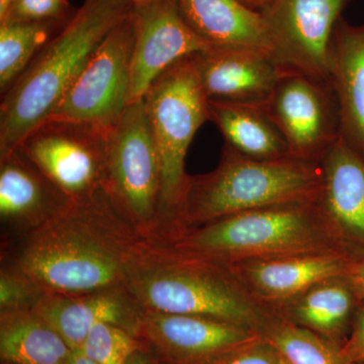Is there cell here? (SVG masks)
Masks as SVG:
<instances>
[{"instance_id":"6da1fadb","label":"cell","mask_w":364,"mask_h":364,"mask_svg":"<svg viewBox=\"0 0 364 364\" xmlns=\"http://www.w3.org/2000/svg\"><path fill=\"white\" fill-rule=\"evenodd\" d=\"M142 240L102 189L71 200L41 226L11 239L1 261L46 293H91L124 286L127 262Z\"/></svg>"},{"instance_id":"7a4b0ae2","label":"cell","mask_w":364,"mask_h":364,"mask_svg":"<svg viewBox=\"0 0 364 364\" xmlns=\"http://www.w3.org/2000/svg\"><path fill=\"white\" fill-rule=\"evenodd\" d=\"M124 286L144 311L203 316L262 333L279 309L248 293L229 267L142 240L126 265Z\"/></svg>"},{"instance_id":"3957f363","label":"cell","mask_w":364,"mask_h":364,"mask_svg":"<svg viewBox=\"0 0 364 364\" xmlns=\"http://www.w3.org/2000/svg\"><path fill=\"white\" fill-rule=\"evenodd\" d=\"M133 6L124 0H85L2 95L0 157L52 116L91 55Z\"/></svg>"},{"instance_id":"277c9868","label":"cell","mask_w":364,"mask_h":364,"mask_svg":"<svg viewBox=\"0 0 364 364\" xmlns=\"http://www.w3.org/2000/svg\"><path fill=\"white\" fill-rule=\"evenodd\" d=\"M318 200L228 215L188 230L170 245L227 267L241 261L348 251V244L335 231Z\"/></svg>"},{"instance_id":"5b68a950","label":"cell","mask_w":364,"mask_h":364,"mask_svg":"<svg viewBox=\"0 0 364 364\" xmlns=\"http://www.w3.org/2000/svg\"><path fill=\"white\" fill-rule=\"evenodd\" d=\"M321 184L320 161L294 156L253 159L225 144L219 165L189 179L184 232L256 208L318 200Z\"/></svg>"},{"instance_id":"8992f818","label":"cell","mask_w":364,"mask_h":364,"mask_svg":"<svg viewBox=\"0 0 364 364\" xmlns=\"http://www.w3.org/2000/svg\"><path fill=\"white\" fill-rule=\"evenodd\" d=\"M146 109L161 169L155 243L171 244L183 234V210L191 176L186 158L196 132L208 121V97L193 56L163 72L146 92Z\"/></svg>"},{"instance_id":"52a82bcc","label":"cell","mask_w":364,"mask_h":364,"mask_svg":"<svg viewBox=\"0 0 364 364\" xmlns=\"http://www.w3.org/2000/svg\"><path fill=\"white\" fill-rule=\"evenodd\" d=\"M102 189L141 239L156 241L161 169L144 98L109 132Z\"/></svg>"},{"instance_id":"ba28073f","label":"cell","mask_w":364,"mask_h":364,"mask_svg":"<svg viewBox=\"0 0 364 364\" xmlns=\"http://www.w3.org/2000/svg\"><path fill=\"white\" fill-rule=\"evenodd\" d=\"M109 132L50 117L26 136L20 148L67 198L79 200L104 188Z\"/></svg>"},{"instance_id":"9c48e42d","label":"cell","mask_w":364,"mask_h":364,"mask_svg":"<svg viewBox=\"0 0 364 364\" xmlns=\"http://www.w3.org/2000/svg\"><path fill=\"white\" fill-rule=\"evenodd\" d=\"M134 44L131 11L93 52L50 117L112 130L129 105Z\"/></svg>"},{"instance_id":"30bf717a","label":"cell","mask_w":364,"mask_h":364,"mask_svg":"<svg viewBox=\"0 0 364 364\" xmlns=\"http://www.w3.org/2000/svg\"><path fill=\"white\" fill-rule=\"evenodd\" d=\"M348 0H270L260 14L270 56L284 73L329 85L328 60L335 26Z\"/></svg>"},{"instance_id":"8fae6325","label":"cell","mask_w":364,"mask_h":364,"mask_svg":"<svg viewBox=\"0 0 364 364\" xmlns=\"http://www.w3.org/2000/svg\"><path fill=\"white\" fill-rule=\"evenodd\" d=\"M267 111L294 157L320 161L340 138L338 107L328 83L301 74H284Z\"/></svg>"},{"instance_id":"7c38bea8","label":"cell","mask_w":364,"mask_h":364,"mask_svg":"<svg viewBox=\"0 0 364 364\" xmlns=\"http://www.w3.org/2000/svg\"><path fill=\"white\" fill-rule=\"evenodd\" d=\"M139 338L160 364H208L262 336L218 318L145 311Z\"/></svg>"},{"instance_id":"4fadbf2b","label":"cell","mask_w":364,"mask_h":364,"mask_svg":"<svg viewBox=\"0 0 364 364\" xmlns=\"http://www.w3.org/2000/svg\"><path fill=\"white\" fill-rule=\"evenodd\" d=\"M135 44L129 104L145 97L152 83L176 62L210 47L184 21L176 0H153L132 9Z\"/></svg>"},{"instance_id":"5bb4252c","label":"cell","mask_w":364,"mask_h":364,"mask_svg":"<svg viewBox=\"0 0 364 364\" xmlns=\"http://www.w3.org/2000/svg\"><path fill=\"white\" fill-rule=\"evenodd\" d=\"M354 258L347 250L241 261L229 269L249 294L279 309L326 280L346 279Z\"/></svg>"},{"instance_id":"9a60e30c","label":"cell","mask_w":364,"mask_h":364,"mask_svg":"<svg viewBox=\"0 0 364 364\" xmlns=\"http://www.w3.org/2000/svg\"><path fill=\"white\" fill-rule=\"evenodd\" d=\"M208 100L267 107L284 72L269 53L231 46H210L193 55Z\"/></svg>"},{"instance_id":"2e32d148","label":"cell","mask_w":364,"mask_h":364,"mask_svg":"<svg viewBox=\"0 0 364 364\" xmlns=\"http://www.w3.org/2000/svg\"><path fill=\"white\" fill-rule=\"evenodd\" d=\"M33 312L77 351L92 328L102 323L119 326L139 337L145 311L126 286H119L79 294L47 293Z\"/></svg>"},{"instance_id":"e0dca14e","label":"cell","mask_w":364,"mask_h":364,"mask_svg":"<svg viewBox=\"0 0 364 364\" xmlns=\"http://www.w3.org/2000/svg\"><path fill=\"white\" fill-rule=\"evenodd\" d=\"M70 200L20 147L0 157V220L9 240L41 226Z\"/></svg>"},{"instance_id":"ac0fdd59","label":"cell","mask_w":364,"mask_h":364,"mask_svg":"<svg viewBox=\"0 0 364 364\" xmlns=\"http://www.w3.org/2000/svg\"><path fill=\"white\" fill-rule=\"evenodd\" d=\"M320 164L323 212L345 243L364 245V158L340 136Z\"/></svg>"},{"instance_id":"d6986e66","label":"cell","mask_w":364,"mask_h":364,"mask_svg":"<svg viewBox=\"0 0 364 364\" xmlns=\"http://www.w3.org/2000/svg\"><path fill=\"white\" fill-rule=\"evenodd\" d=\"M328 80L338 107L340 136L364 158V25L340 18L330 44Z\"/></svg>"},{"instance_id":"ffe728a7","label":"cell","mask_w":364,"mask_h":364,"mask_svg":"<svg viewBox=\"0 0 364 364\" xmlns=\"http://www.w3.org/2000/svg\"><path fill=\"white\" fill-rule=\"evenodd\" d=\"M184 21L210 46L250 48L270 54L262 14L240 0H176Z\"/></svg>"},{"instance_id":"44dd1931","label":"cell","mask_w":364,"mask_h":364,"mask_svg":"<svg viewBox=\"0 0 364 364\" xmlns=\"http://www.w3.org/2000/svg\"><path fill=\"white\" fill-rule=\"evenodd\" d=\"M208 121L221 132L225 144L244 156L270 160L293 156L267 107L208 100Z\"/></svg>"},{"instance_id":"7402d4cb","label":"cell","mask_w":364,"mask_h":364,"mask_svg":"<svg viewBox=\"0 0 364 364\" xmlns=\"http://www.w3.org/2000/svg\"><path fill=\"white\" fill-rule=\"evenodd\" d=\"M72 352L61 335L33 311L0 313L2 363L67 364Z\"/></svg>"},{"instance_id":"603a6c76","label":"cell","mask_w":364,"mask_h":364,"mask_svg":"<svg viewBox=\"0 0 364 364\" xmlns=\"http://www.w3.org/2000/svg\"><path fill=\"white\" fill-rule=\"evenodd\" d=\"M356 296L348 280H326L282 305L279 312L338 347Z\"/></svg>"},{"instance_id":"cb8c5ba5","label":"cell","mask_w":364,"mask_h":364,"mask_svg":"<svg viewBox=\"0 0 364 364\" xmlns=\"http://www.w3.org/2000/svg\"><path fill=\"white\" fill-rule=\"evenodd\" d=\"M69 21L0 25V90L6 92L20 77L37 53Z\"/></svg>"},{"instance_id":"d4e9b609","label":"cell","mask_w":364,"mask_h":364,"mask_svg":"<svg viewBox=\"0 0 364 364\" xmlns=\"http://www.w3.org/2000/svg\"><path fill=\"white\" fill-rule=\"evenodd\" d=\"M286 364H346L338 347L280 314L262 333Z\"/></svg>"},{"instance_id":"484cf974","label":"cell","mask_w":364,"mask_h":364,"mask_svg":"<svg viewBox=\"0 0 364 364\" xmlns=\"http://www.w3.org/2000/svg\"><path fill=\"white\" fill-rule=\"evenodd\" d=\"M146 345L124 328L102 323L92 328L80 350L97 364H127Z\"/></svg>"},{"instance_id":"4316f807","label":"cell","mask_w":364,"mask_h":364,"mask_svg":"<svg viewBox=\"0 0 364 364\" xmlns=\"http://www.w3.org/2000/svg\"><path fill=\"white\" fill-rule=\"evenodd\" d=\"M46 294L44 289L20 269L9 263H1L0 313L33 311Z\"/></svg>"},{"instance_id":"83f0119b","label":"cell","mask_w":364,"mask_h":364,"mask_svg":"<svg viewBox=\"0 0 364 364\" xmlns=\"http://www.w3.org/2000/svg\"><path fill=\"white\" fill-rule=\"evenodd\" d=\"M74 14L67 0H14L0 25L69 21Z\"/></svg>"},{"instance_id":"f1b7e54d","label":"cell","mask_w":364,"mask_h":364,"mask_svg":"<svg viewBox=\"0 0 364 364\" xmlns=\"http://www.w3.org/2000/svg\"><path fill=\"white\" fill-rule=\"evenodd\" d=\"M208 364H286L277 351L260 338L228 352Z\"/></svg>"},{"instance_id":"f546056e","label":"cell","mask_w":364,"mask_h":364,"mask_svg":"<svg viewBox=\"0 0 364 364\" xmlns=\"http://www.w3.org/2000/svg\"><path fill=\"white\" fill-rule=\"evenodd\" d=\"M346 364H364V309L359 312L350 334L338 347Z\"/></svg>"},{"instance_id":"4dcf8cb0","label":"cell","mask_w":364,"mask_h":364,"mask_svg":"<svg viewBox=\"0 0 364 364\" xmlns=\"http://www.w3.org/2000/svg\"><path fill=\"white\" fill-rule=\"evenodd\" d=\"M346 279L353 289L356 299L364 303V255L353 261Z\"/></svg>"},{"instance_id":"1f68e13d","label":"cell","mask_w":364,"mask_h":364,"mask_svg":"<svg viewBox=\"0 0 364 364\" xmlns=\"http://www.w3.org/2000/svg\"><path fill=\"white\" fill-rule=\"evenodd\" d=\"M127 364H158V361L152 355V353L148 350L147 347L145 346L144 348L136 351L129 359Z\"/></svg>"},{"instance_id":"d6a6232c","label":"cell","mask_w":364,"mask_h":364,"mask_svg":"<svg viewBox=\"0 0 364 364\" xmlns=\"http://www.w3.org/2000/svg\"><path fill=\"white\" fill-rule=\"evenodd\" d=\"M67 364H97L85 355L81 351H73Z\"/></svg>"},{"instance_id":"836d02e7","label":"cell","mask_w":364,"mask_h":364,"mask_svg":"<svg viewBox=\"0 0 364 364\" xmlns=\"http://www.w3.org/2000/svg\"><path fill=\"white\" fill-rule=\"evenodd\" d=\"M240 1L244 6L260 13L269 4L270 0H240Z\"/></svg>"},{"instance_id":"e575fe53","label":"cell","mask_w":364,"mask_h":364,"mask_svg":"<svg viewBox=\"0 0 364 364\" xmlns=\"http://www.w3.org/2000/svg\"><path fill=\"white\" fill-rule=\"evenodd\" d=\"M14 2V0H0V21L4 20Z\"/></svg>"},{"instance_id":"d590c367","label":"cell","mask_w":364,"mask_h":364,"mask_svg":"<svg viewBox=\"0 0 364 364\" xmlns=\"http://www.w3.org/2000/svg\"><path fill=\"white\" fill-rule=\"evenodd\" d=\"M124 1H128L129 4H131L132 6H141V4H147V2L153 1V0H124Z\"/></svg>"},{"instance_id":"8d00e7d4","label":"cell","mask_w":364,"mask_h":364,"mask_svg":"<svg viewBox=\"0 0 364 364\" xmlns=\"http://www.w3.org/2000/svg\"><path fill=\"white\" fill-rule=\"evenodd\" d=\"M2 364H6V363H2Z\"/></svg>"},{"instance_id":"74e56055","label":"cell","mask_w":364,"mask_h":364,"mask_svg":"<svg viewBox=\"0 0 364 364\" xmlns=\"http://www.w3.org/2000/svg\"><path fill=\"white\" fill-rule=\"evenodd\" d=\"M158 364H160L159 363H158Z\"/></svg>"}]
</instances>
